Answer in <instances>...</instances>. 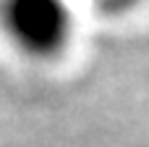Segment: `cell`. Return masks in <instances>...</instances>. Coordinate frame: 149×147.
Segmentation results:
<instances>
[{
	"mask_svg": "<svg viewBox=\"0 0 149 147\" xmlns=\"http://www.w3.org/2000/svg\"><path fill=\"white\" fill-rule=\"evenodd\" d=\"M0 29L24 55L50 60L71 45L76 16L68 0H0Z\"/></svg>",
	"mask_w": 149,
	"mask_h": 147,
	"instance_id": "1",
	"label": "cell"
}]
</instances>
